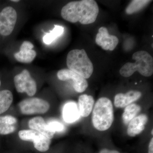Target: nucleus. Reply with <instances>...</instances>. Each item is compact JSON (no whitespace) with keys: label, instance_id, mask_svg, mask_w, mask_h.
<instances>
[{"label":"nucleus","instance_id":"nucleus-8","mask_svg":"<svg viewBox=\"0 0 153 153\" xmlns=\"http://www.w3.org/2000/svg\"><path fill=\"white\" fill-rule=\"evenodd\" d=\"M17 13L15 9L7 7L0 12V34L8 36L13 31L16 23Z\"/></svg>","mask_w":153,"mask_h":153},{"label":"nucleus","instance_id":"nucleus-6","mask_svg":"<svg viewBox=\"0 0 153 153\" xmlns=\"http://www.w3.org/2000/svg\"><path fill=\"white\" fill-rule=\"evenodd\" d=\"M19 138L22 140L33 141L34 147L40 152H47L51 144V139L33 130H23L19 132Z\"/></svg>","mask_w":153,"mask_h":153},{"label":"nucleus","instance_id":"nucleus-18","mask_svg":"<svg viewBox=\"0 0 153 153\" xmlns=\"http://www.w3.org/2000/svg\"><path fill=\"white\" fill-rule=\"evenodd\" d=\"M36 52L35 50H20L14 54V57L19 62L23 63H30L35 59Z\"/></svg>","mask_w":153,"mask_h":153},{"label":"nucleus","instance_id":"nucleus-14","mask_svg":"<svg viewBox=\"0 0 153 153\" xmlns=\"http://www.w3.org/2000/svg\"><path fill=\"white\" fill-rule=\"evenodd\" d=\"M63 120L67 123H72L78 120L80 117L79 108L74 102L66 103L63 109Z\"/></svg>","mask_w":153,"mask_h":153},{"label":"nucleus","instance_id":"nucleus-24","mask_svg":"<svg viewBox=\"0 0 153 153\" xmlns=\"http://www.w3.org/2000/svg\"><path fill=\"white\" fill-rule=\"evenodd\" d=\"M34 48V45L30 41H24L21 47L20 50H32Z\"/></svg>","mask_w":153,"mask_h":153},{"label":"nucleus","instance_id":"nucleus-9","mask_svg":"<svg viewBox=\"0 0 153 153\" xmlns=\"http://www.w3.org/2000/svg\"><path fill=\"white\" fill-rule=\"evenodd\" d=\"M57 76L58 79L62 81H73L74 90L78 93H82L88 86L86 79L70 69L66 68L59 70L57 72Z\"/></svg>","mask_w":153,"mask_h":153},{"label":"nucleus","instance_id":"nucleus-2","mask_svg":"<svg viewBox=\"0 0 153 153\" xmlns=\"http://www.w3.org/2000/svg\"><path fill=\"white\" fill-rule=\"evenodd\" d=\"M132 59L135 63H126L120 68V73L124 77H129L137 71L145 76H152L153 73V57L148 52L140 51L135 52Z\"/></svg>","mask_w":153,"mask_h":153},{"label":"nucleus","instance_id":"nucleus-23","mask_svg":"<svg viewBox=\"0 0 153 153\" xmlns=\"http://www.w3.org/2000/svg\"><path fill=\"white\" fill-rule=\"evenodd\" d=\"M14 125H3L0 126V134L7 135L14 132L16 130Z\"/></svg>","mask_w":153,"mask_h":153},{"label":"nucleus","instance_id":"nucleus-15","mask_svg":"<svg viewBox=\"0 0 153 153\" xmlns=\"http://www.w3.org/2000/svg\"><path fill=\"white\" fill-rule=\"evenodd\" d=\"M94 100L93 97L82 94L78 99V105L80 116L85 117L90 114L93 109Z\"/></svg>","mask_w":153,"mask_h":153},{"label":"nucleus","instance_id":"nucleus-11","mask_svg":"<svg viewBox=\"0 0 153 153\" xmlns=\"http://www.w3.org/2000/svg\"><path fill=\"white\" fill-rule=\"evenodd\" d=\"M141 96V92L136 91H130L126 94H118L114 97L115 106L117 108L125 107L138 100Z\"/></svg>","mask_w":153,"mask_h":153},{"label":"nucleus","instance_id":"nucleus-10","mask_svg":"<svg viewBox=\"0 0 153 153\" xmlns=\"http://www.w3.org/2000/svg\"><path fill=\"white\" fill-rule=\"evenodd\" d=\"M96 43L105 50L113 51L118 44V38L110 35L106 28L102 27L99 29L95 39Z\"/></svg>","mask_w":153,"mask_h":153},{"label":"nucleus","instance_id":"nucleus-1","mask_svg":"<svg viewBox=\"0 0 153 153\" xmlns=\"http://www.w3.org/2000/svg\"><path fill=\"white\" fill-rule=\"evenodd\" d=\"M99 11L95 1L82 0L68 3L62 9L61 15L64 20L71 23L89 25L95 22Z\"/></svg>","mask_w":153,"mask_h":153},{"label":"nucleus","instance_id":"nucleus-20","mask_svg":"<svg viewBox=\"0 0 153 153\" xmlns=\"http://www.w3.org/2000/svg\"><path fill=\"white\" fill-rule=\"evenodd\" d=\"M152 1L149 0L132 1L126 9V13L128 15L137 13Z\"/></svg>","mask_w":153,"mask_h":153},{"label":"nucleus","instance_id":"nucleus-26","mask_svg":"<svg viewBox=\"0 0 153 153\" xmlns=\"http://www.w3.org/2000/svg\"><path fill=\"white\" fill-rule=\"evenodd\" d=\"M149 153H153V139L152 138L149 146Z\"/></svg>","mask_w":153,"mask_h":153},{"label":"nucleus","instance_id":"nucleus-28","mask_svg":"<svg viewBox=\"0 0 153 153\" xmlns=\"http://www.w3.org/2000/svg\"><path fill=\"white\" fill-rule=\"evenodd\" d=\"M153 129L152 130V132H151V134H152L153 135Z\"/></svg>","mask_w":153,"mask_h":153},{"label":"nucleus","instance_id":"nucleus-13","mask_svg":"<svg viewBox=\"0 0 153 153\" xmlns=\"http://www.w3.org/2000/svg\"><path fill=\"white\" fill-rule=\"evenodd\" d=\"M28 125L31 129L40 133L50 139L53 137L55 133L49 129L47 124L41 117H36L31 119L29 120Z\"/></svg>","mask_w":153,"mask_h":153},{"label":"nucleus","instance_id":"nucleus-21","mask_svg":"<svg viewBox=\"0 0 153 153\" xmlns=\"http://www.w3.org/2000/svg\"><path fill=\"white\" fill-rule=\"evenodd\" d=\"M16 118L11 115L0 117V126L3 125H14L16 123Z\"/></svg>","mask_w":153,"mask_h":153},{"label":"nucleus","instance_id":"nucleus-7","mask_svg":"<svg viewBox=\"0 0 153 153\" xmlns=\"http://www.w3.org/2000/svg\"><path fill=\"white\" fill-rule=\"evenodd\" d=\"M14 82L17 92H26L29 96H33L37 91L36 81L31 76L29 71L24 69L14 77Z\"/></svg>","mask_w":153,"mask_h":153},{"label":"nucleus","instance_id":"nucleus-12","mask_svg":"<svg viewBox=\"0 0 153 153\" xmlns=\"http://www.w3.org/2000/svg\"><path fill=\"white\" fill-rule=\"evenodd\" d=\"M146 115L142 114L134 118L128 123L127 134L130 137L136 136L144 130L145 126L147 123Z\"/></svg>","mask_w":153,"mask_h":153},{"label":"nucleus","instance_id":"nucleus-3","mask_svg":"<svg viewBox=\"0 0 153 153\" xmlns=\"http://www.w3.org/2000/svg\"><path fill=\"white\" fill-rule=\"evenodd\" d=\"M113 106L111 101L106 97L99 99L92 112V121L94 127L100 131L110 128L113 122Z\"/></svg>","mask_w":153,"mask_h":153},{"label":"nucleus","instance_id":"nucleus-5","mask_svg":"<svg viewBox=\"0 0 153 153\" xmlns=\"http://www.w3.org/2000/svg\"><path fill=\"white\" fill-rule=\"evenodd\" d=\"M21 112L25 115L44 114L50 108L49 102L42 99L30 98L20 102L19 104Z\"/></svg>","mask_w":153,"mask_h":153},{"label":"nucleus","instance_id":"nucleus-4","mask_svg":"<svg viewBox=\"0 0 153 153\" xmlns=\"http://www.w3.org/2000/svg\"><path fill=\"white\" fill-rule=\"evenodd\" d=\"M66 64L68 69L85 79L89 78L93 73V64L84 49L70 51L66 58Z\"/></svg>","mask_w":153,"mask_h":153},{"label":"nucleus","instance_id":"nucleus-29","mask_svg":"<svg viewBox=\"0 0 153 153\" xmlns=\"http://www.w3.org/2000/svg\"><path fill=\"white\" fill-rule=\"evenodd\" d=\"M1 81H0V86H1Z\"/></svg>","mask_w":153,"mask_h":153},{"label":"nucleus","instance_id":"nucleus-27","mask_svg":"<svg viewBox=\"0 0 153 153\" xmlns=\"http://www.w3.org/2000/svg\"><path fill=\"white\" fill-rule=\"evenodd\" d=\"M11 1L15 2H18L19 1V0H12Z\"/></svg>","mask_w":153,"mask_h":153},{"label":"nucleus","instance_id":"nucleus-22","mask_svg":"<svg viewBox=\"0 0 153 153\" xmlns=\"http://www.w3.org/2000/svg\"><path fill=\"white\" fill-rule=\"evenodd\" d=\"M48 128L51 131L56 132L63 131L64 129V126L62 123L58 121L50 122L49 123L47 124Z\"/></svg>","mask_w":153,"mask_h":153},{"label":"nucleus","instance_id":"nucleus-16","mask_svg":"<svg viewBox=\"0 0 153 153\" xmlns=\"http://www.w3.org/2000/svg\"><path fill=\"white\" fill-rule=\"evenodd\" d=\"M13 96L8 90L0 91V114L6 112L13 103Z\"/></svg>","mask_w":153,"mask_h":153},{"label":"nucleus","instance_id":"nucleus-25","mask_svg":"<svg viewBox=\"0 0 153 153\" xmlns=\"http://www.w3.org/2000/svg\"><path fill=\"white\" fill-rule=\"evenodd\" d=\"M100 153H120L117 151L109 150L107 149H103L101 150Z\"/></svg>","mask_w":153,"mask_h":153},{"label":"nucleus","instance_id":"nucleus-19","mask_svg":"<svg viewBox=\"0 0 153 153\" xmlns=\"http://www.w3.org/2000/svg\"><path fill=\"white\" fill-rule=\"evenodd\" d=\"M64 32V28L59 25H55L53 30L49 33H46L43 37L44 44L49 45L51 44L57 38L61 36Z\"/></svg>","mask_w":153,"mask_h":153},{"label":"nucleus","instance_id":"nucleus-17","mask_svg":"<svg viewBox=\"0 0 153 153\" xmlns=\"http://www.w3.org/2000/svg\"><path fill=\"white\" fill-rule=\"evenodd\" d=\"M141 109L140 106L136 104H131L126 106L122 116L125 124L128 125L130 122L137 116Z\"/></svg>","mask_w":153,"mask_h":153}]
</instances>
